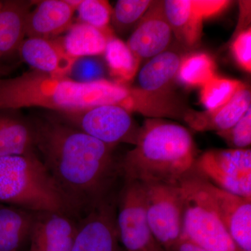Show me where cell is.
I'll use <instances>...</instances> for the list:
<instances>
[{
    "instance_id": "cell-24",
    "label": "cell",
    "mask_w": 251,
    "mask_h": 251,
    "mask_svg": "<svg viewBox=\"0 0 251 251\" xmlns=\"http://www.w3.org/2000/svg\"><path fill=\"white\" fill-rule=\"evenodd\" d=\"M177 75L187 87H202L216 76L215 63L204 52L189 54L181 59Z\"/></svg>"
},
{
    "instance_id": "cell-21",
    "label": "cell",
    "mask_w": 251,
    "mask_h": 251,
    "mask_svg": "<svg viewBox=\"0 0 251 251\" xmlns=\"http://www.w3.org/2000/svg\"><path fill=\"white\" fill-rule=\"evenodd\" d=\"M112 36L110 29L102 30L79 22L69 28L59 43L72 58L97 57L104 53L108 39Z\"/></svg>"
},
{
    "instance_id": "cell-15",
    "label": "cell",
    "mask_w": 251,
    "mask_h": 251,
    "mask_svg": "<svg viewBox=\"0 0 251 251\" xmlns=\"http://www.w3.org/2000/svg\"><path fill=\"white\" fill-rule=\"evenodd\" d=\"M24 62L36 72L52 77H67L74 59L60 43L52 39L27 37L18 50Z\"/></svg>"
},
{
    "instance_id": "cell-16",
    "label": "cell",
    "mask_w": 251,
    "mask_h": 251,
    "mask_svg": "<svg viewBox=\"0 0 251 251\" xmlns=\"http://www.w3.org/2000/svg\"><path fill=\"white\" fill-rule=\"evenodd\" d=\"M251 102V91L244 86L224 106L214 111L187 112L184 120L198 131H224L232 128L247 113Z\"/></svg>"
},
{
    "instance_id": "cell-34",
    "label": "cell",
    "mask_w": 251,
    "mask_h": 251,
    "mask_svg": "<svg viewBox=\"0 0 251 251\" xmlns=\"http://www.w3.org/2000/svg\"><path fill=\"white\" fill-rule=\"evenodd\" d=\"M155 251H168L165 250V249H163V248H162L161 247H159Z\"/></svg>"
},
{
    "instance_id": "cell-8",
    "label": "cell",
    "mask_w": 251,
    "mask_h": 251,
    "mask_svg": "<svg viewBox=\"0 0 251 251\" xmlns=\"http://www.w3.org/2000/svg\"><path fill=\"white\" fill-rule=\"evenodd\" d=\"M193 168L217 187L251 200L250 149L209 150L196 158Z\"/></svg>"
},
{
    "instance_id": "cell-6",
    "label": "cell",
    "mask_w": 251,
    "mask_h": 251,
    "mask_svg": "<svg viewBox=\"0 0 251 251\" xmlns=\"http://www.w3.org/2000/svg\"><path fill=\"white\" fill-rule=\"evenodd\" d=\"M143 184L150 230L156 242L165 250L170 251L182 235V188L179 182Z\"/></svg>"
},
{
    "instance_id": "cell-23",
    "label": "cell",
    "mask_w": 251,
    "mask_h": 251,
    "mask_svg": "<svg viewBox=\"0 0 251 251\" xmlns=\"http://www.w3.org/2000/svg\"><path fill=\"white\" fill-rule=\"evenodd\" d=\"M105 62L110 75L125 84L134 78L140 60L121 39L112 36L108 39L104 52Z\"/></svg>"
},
{
    "instance_id": "cell-5",
    "label": "cell",
    "mask_w": 251,
    "mask_h": 251,
    "mask_svg": "<svg viewBox=\"0 0 251 251\" xmlns=\"http://www.w3.org/2000/svg\"><path fill=\"white\" fill-rule=\"evenodd\" d=\"M179 184L184 199L181 237L208 251H242L186 175Z\"/></svg>"
},
{
    "instance_id": "cell-12",
    "label": "cell",
    "mask_w": 251,
    "mask_h": 251,
    "mask_svg": "<svg viewBox=\"0 0 251 251\" xmlns=\"http://www.w3.org/2000/svg\"><path fill=\"white\" fill-rule=\"evenodd\" d=\"M173 31L167 21L163 3L151 4L126 43L141 61L164 52L171 43Z\"/></svg>"
},
{
    "instance_id": "cell-20",
    "label": "cell",
    "mask_w": 251,
    "mask_h": 251,
    "mask_svg": "<svg viewBox=\"0 0 251 251\" xmlns=\"http://www.w3.org/2000/svg\"><path fill=\"white\" fill-rule=\"evenodd\" d=\"M36 213L0 203V251H18L29 240Z\"/></svg>"
},
{
    "instance_id": "cell-32",
    "label": "cell",
    "mask_w": 251,
    "mask_h": 251,
    "mask_svg": "<svg viewBox=\"0 0 251 251\" xmlns=\"http://www.w3.org/2000/svg\"><path fill=\"white\" fill-rule=\"evenodd\" d=\"M168 251H208L190 242L186 238L181 237L179 241Z\"/></svg>"
},
{
    "instance_id": "cell-19",
    "label": "cell",
    "mask_w": 251,
    "mask_h": 251,
    "mask_svg": "<svg viewBox=\"0 0 251 251\" xmlns=\"http://www.w3.org/2000/svg\"><path fill=\"white\" fill-rule=\"evenodd\" d=\"M163 11L173 33L189 48L198 46L202 37L204 20L193 9L191 0H166Z\"/></svg>"
},
{
    "instance_id": "cell-29",
    "label": "cell",
    "mask_w": 251,
    "mask_h": 251,
    "mask_svg": "<svg viewBox=\"0 0 251 251\" xmlns=\"http://www.w3.org/2000/svg\"><path fill=\"white\" fill-rule=\"evenodd\" d=\"M217 134L231 149H247L251 143V108L232 128Z\"/></svg>"
},
{
    "instance_id": "cell-25",
    "label": "cell",
    "mask_w": 251,
    "mask_h": 251,
    "mask_svg": "<svg viewBox=\"0 0 251 251\" xmlns=\"http://www.w3.org/2000/svg\"><path fill=\"white\" fill-rule=\"evenodd\" d=\"M244 86L240 81L216 75L201 87L200 100L206 111H214L228 103Z\"/></svg>"
},
{
    "instance_id": "cell-1",
    "label": "cell",
    "mask_w": 251,
    "mask_h": 251,
    "mask_svg": "<svg viewBox=\"0 0 251 251\" xmlns=\"http://www.w3.org/2000/svg\"><path fill=\"white\" fill-rule=\"evenodd\" d=\"M35 148L77 221L115 195L122 176L115 147L85 134L57 117L32 120Z\"/></svg>"
},
{
    "instance_id": "cell-10",
    "label": "cell",
    "mask_w": 251,
    "mask_h": 251,
    "mask_svg": "<svg viewBox=\"0 0 251 251\" xmlns=\"http://www.w3.org/2000/svg\"><path fill=\"white\" fill-rule=\"evenodd\" d=\"M186 176L215 211L238 248L251 251V200L217 187L193 168Z\"/></svg>"
},
{
    "instance_id": "cell-4",
    "label": "cell",
    "mask_w": 251,
    "mask_h": 251,
    "mask_svg": "<svg viewBox=\"0 0 251 251\" xmlns=\"http://www.w3.org/2000/svg\"><path fill=\"white\" fill-rule=\"evenodd\" d=\"M0 203L34 213L69 215L62 195L38 153L0 156Z\"/></svg>"
},
{
    "instance_id": "cell-28",
    "label": "cell",
    "mask_w": 251,
    "mask_h": 251,
    "mask_svg": "<svg viewBox=\"0 0 251 251\" xmlns=\"http://www.w3.org/2000/svg\"><path fill=\"white\" fill-rule=\"evenodd\" d=\"M104 63L97 57H82L74 59L67 77L79 83L89 84L105 80Z\"/></svg>"
},
{
    "instance_id": "cell-13",
    "label": "cell",
    "mask_w": 251,
    "mask_h": 251,
    "mask_svg": "<svg viewBox=\"0 0 251 251\" xmlns=\"http://www.w3.org/2000/svg\"><path fill=\"white\" fill-rule=\"evenodd\" d=\"M77 221L62 212L36 213L29 240L30 251H71Z\"/></svg>"
},
{
    "instance_id": "cell-27",
    "label": "cell",
    "mask_w": 251,
    "mask_h": 251,
    "mask_svg": "<svg viewBox=\"0 0 251 251\" xmlns=\"http://www.w3.org/2000/svg\"><path fill=\"white\" fill-rule=\"evenodd\" d=\"M153 1L149 0H120L112 10V22L118 30H125L143 17Z\"/></svg>"
},
{
    "instance_id": "cell-30",
    "label": "cell",
    "mask_w": 251,
    "mask_h": 251,
    "mask_svg": "<svg viewBox=\"0 0 251 251\" xmlns=\"http://www.w3.org/2000/svg\"><path fill=\"white\" fill-rule=\"evenodd\" d=\"M232 53L239 67L247 72L251 71V29L239 33L232 45Z\"/></svg>"
},
{
    "instance_id": "cell-11",
    "label": "cell",
    "mask_w": 251,
    "mask_h": 251,
    "mask_svg": "<svg viewBox=\"0 0 251 251\" xmlns=\"http://www.w3.org/2000/svg\"><path fill=\"white\" fill-rule=\"evenodd\" d=\"M115 195L77 221V232L71 251H124L116 224Z\"/></svg>"
},
{
    "instance_id": "cell-9",
    "label": "cell",
    "mask_w": 251,
    "mask_h": 251,
    "mask_svg": "<svg viewBox=\"0 0 251 251\" xmlns=\"http://www.w3.org/2000/svg\"><path fill=\"white\" fill-rule=\"evenodd\" d=\"M119 239L126 251H155L161 247L150 229L142 183L125 180L117 197Z\"/></svg>"
},
{
    "instance_id": "cell-33",
    "label": "cell",
    "mask_w": 251,
    "mask_h": 251,
    "mask_svg": "<svg viewBox=\"0 0 251 251\" xmlns=\"http://www.w3.org/2000/svg\"><path fill=\"white\" fill-rule=\"evenodd\" d=\"M4 57H3L2 54L0 53V75H1L3 72H4V67H3L2 65V59H4Z\"/></svg>"
},
{
    "instance_id": "cell-26",
    "label": "cell",
    "mask_w": 251,
    "mask_h": 251,
    "mask_svg": "<svg viewBox=\"0 0 251 251\" xmlns=\"http://www.w3.org/2000/svg\"><path fill=\"white\" fill-rule=\"evenodd\" d=\"M76 11L80 23H85L97 29L108 30L112 18V9L107 1L82 0Z\"/></svg>"
},
{
    "instance_id": "cell-35",
    "label": "cell",
    "mask_w": 251,
    "mask_h": 251,
    "mask_svg": "<svg viewBox=\"0 0 251 251\" xmlns=\"http://www.w3.org/2000/svg\"><path fill=\"white\" fill-rule=\"evenodd\" d=\"M124 251H126L125 250H124Z\"/></svg>"
},
{
    "instance_id": "cell-14",
    "label": "cell",
    "mask_w": 251,
    "mask_h": 251,
    "mask_svg": "<svg viewBox=\"0 0 251 251\" xmlns=\"http://www.w3.org/2000/svg\"><path fill=\"white\" fill-rule=\"evenodd\" d=\"M80 2L79 0H44L35 2L36 6H32L27 16L26 36L52 39L67 31L73 25L74 12Z\"/></svg>"
},
{
    "instance_id": "cell-17",
    "label": "cell",
    "mask_w": 251,
    "mask_h": 251,
    "mask_svg": "<svg viewBox=\"0 0 251 251\" xmlns=\"http://www.w3.org/2000/svg\"><path fill=\"white\" fill-rule=\"evenodd\" d=\"M37 153L32 120L18 110L0 109V156Z\"/></svg>"
},
{
    "instance_id": "cell-3",
    "label": "cell",
    "mask_w": 251,
    "mask_h": 251,
    "mask_svg": "<svg viewBox=\"0 0 251 251\" xmlns=\"http://www.w3.org/2000/svg\"><path fill=\"white\" fill-rule=\"evenodd\" d=\"M134 145L120 161L125 180L178 184L196 162L192 135L173 122L147 120L140 128Z\"/></svg>"
},
{
    "instance_id": "cell-2",
    "label": "cell",
    "mask_w": 251,
    "mask_h": 251,
    "mask_svg": "<svg viewBox=\"0 0 251 251\" xmlns=\"http://www.w3.org/2000/svg\"><path fill=\"white\" fill-rule=\"evenodd\" d=\"M130 98L129 87L107 80L79 83L36 71L14 78H0V109L5 110L39 107L71 112L103 105L125 108Z\"/></svg>"
},
{
    "instance_id": "cell-18",
    "label": "cell",
    "mask_w": 251,
    "mask_h": 251,
    "mask_svg": "<svg viewBox=\"0 0 251 251\" xmlns=\"http://www.w3.org/2000/svg\"><path fill=\"white\" fill-rule=\"evenodd\" d=\"M34 1L0 0V53L6 58L18 52L26 36V22Z\"/></svg>"
},
{
    "instance_id": "cell-31",
    "label": "cell",
    "mask_w": 251,
    "mask_h": 251,
    "mask_svg": "<svg viewBox=\"0 0 251 251\" xmlns=\"http://www.w3.org/2000/svg\"><path fill=\"white\" fill-rule=\"evenodd\" d=\"M193 9L203 20L214 17L228 7L231 1L226 0H191Z\"/></svg>"
},
{
    "instance_id": "cell-7",
    "label": "cell",
    "mask_w": 251,
    "mask_h": 251,
    "mask_svg": "<svg viewBox=\"0 0 251 251\" xmlns=\"http://www.w3.org/2000/svg\"><path fill=\"white\" fill-rule=\"evenodd\" d=\"M61 121L85 134L115 147L120 143L135 145L140 128L129 112L118 105H103L71 112H59Z\"/></svg>"
},
{
    "instance_id": "cell-22",
    "label": "cell",
    "mask_w": 251,
    "mask_h": 251,
    "mask_svg": "<svg viewBox=\"0 0 251 251\" xmlns=\"http://www.w3.org/2000/svg\"><path fill=\"white\" fill-rule=\"evenodd\" d=\"M181 60L179 56L172 51L154 56L138 73V88L148 93H165V87L177 74Z\"/></svg>"
}]
</instances>
